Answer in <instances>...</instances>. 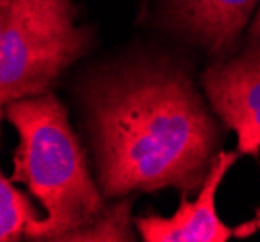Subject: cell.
I'll use <instances>...</instances> for the list:
<instances>
[{
  "label": "cell",
  "mask_w": 260,
  "mask_h": 242,
  "mask_svg": "<svg viewBox=\"0 0 260 242\" xmlns=\"http://www.w3.org/2000/svg\"><path fill=\"white\" fill-rule=\"evenodd\" d=\"M87 128L105 198L175 188L183 196L208 178L221 134L186 70L136 60L91 79Z\"/></svg>",
  "instance_id": "6da1fadb"
},
{
  "label": "cell",
  "mask_w": 260,
  "mask_h": 242,
  "mask_svg": "<svg viewBox=\"0 0 260 242\" xmlns=\"http://www.w3.org/2000/svg\"><path fill=\"white\" fill-rule=\"evenodd\" d=\"M4 118L18 130L14 182H22L43 206V219L25 232L29 240H84L109 213L105 194L87 169L62 101L51 91L4 107Z\"/></svg>",
  "instance_id": "7a4b0ae2"
},
{
  "label": "cell",
  "mask_w": 260,
  "mask_h": 242,
  "mask_svg": "<svg viewBox=\"0 0 260 242\" xmlns=\"http://www.w3.org/2000/svg\"><path fill=\"white\" fill-rule=\"evenodd\" d=\"M74 0H0V101L47 93L91 35L76 25Z\"/></svg>",
  "instance_id": "3957f363"
},
{
  "label": "cell",
  "mask_w": 260,
  "mask_h": 242,
  "mask_svg": "<svg viewBox=\"0 0 260 242\" xmlns=\"http://www.w3.org/2000/svg\"><path fill=\"white\" fill-rule=\"evenodd\" d=\"M206 97L223 124L237 134V151L260 157V45L221 60L202 74Z\"/></svg>",
  "instance_id": "277c9868"
},
{
  "label": "cell",
  "mask_w": 260,
  "mask_h": 242,
  "mask_svg": "<svg viewBox=\"0 0 260 242\" xmlns=\"http://www.w3.org/2000/svg\"><path fill=\"white\" fill-rule=\"evenodd\" d=\"M239 151H221L214 161L208 178L198 190L194 201L181 198L179 209L171 217L144 215L134 221L138 234L146 242H225L231 229L223 225L216 211V194L223 176L235 165Z\"/></svg>",
  "instance_id": "5b68a950"
},
{
  "label": "cell",
  "mask_w": 260,
  "mask_h": 242,
  "mask_svg": "<svg viewBox=\"0 0 260 242\" xmlns=\"http://www.w3.org/2000/svg\"><path fill=\"white\" fill-rule=\"evenodd\" d=\"M169 22L186 39L223 56L252 22L258 0H167Z\"/></svg>",
  "instance_id": "8992f818"
},
{
  "label": "cell",
  "mask_w": 260,
  "mask_h": 242,
  "mask_svg": "<svg viewBox=\"0 0 260 242\" xmlns=\"http://www.w3.org/2000/svg\"><path fill=\"white\" fill-rule=\"evenodd\" d=\"M37 209L14 180L2 175L0 178V240L14 242L25 236L27 229L37 223Z\"/></svg>",
  "instance_id": "52a82bcc"
},
{
  "label": "cell",
  "mask_w": 260,
  "mask_h": 242,
  "mask_svg": "<svg viewBox=\"0 0 260 242\" xmlns=\"http://www.w3.org/2000/svg\"><path fill=\"white\" fill-rule=\"evenodd\" d=\"M249 43L250 45H260V6L256 14H254V18H252V22H250V27H249Z\"/></svg>",
  "instance_id": "ba28073f"
}]
</instances>
